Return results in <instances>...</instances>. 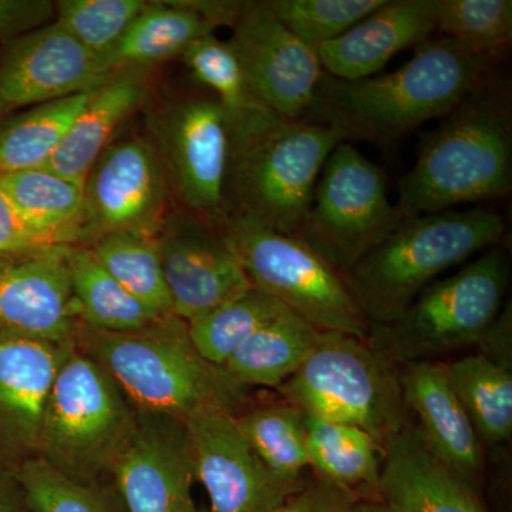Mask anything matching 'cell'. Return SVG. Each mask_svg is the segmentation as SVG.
<instances>
[{"label": "cell", "instance_id": "cell-27", "mask_svg": "<svg viewBox=\"0 0 512 512\" xmlns=\"http://www.w3.org/2000/svg\"><path fill=\"white\" fill-rule=\"evenodd\" d=\"M215 28L187 2H147L107 59L111 69L144 67L181 57L185 50L214 35Z\"/></svg>", "mask_w": 512, "mask_h": 512}, {"label": "cell", "instance_id": "cell-15", "mask_svg": "<svg viewBox=\"0 0 512 512\" xmlns=\"http://www.w3.org/2000/svg\"><path fill=\"white\" fill-rule=\"evenodd\" d=\"M157 245L173 315L185 322L252 288L222 228L184 215L165 222Z\"/></svg>", "mask_w": 512, "mask_h": 512}, {"label": "cell", "instance_id": "cell-11", "mask_svg": "<svg viewBox=\"0 0 512 512\" xmlns=\"http://www.w3.org/2000/svg\"><path fill=\"white\" fill-rule=\"evenodd\" d=\"M150 124L151 144L185 215L224 227L232 136L221 104L211 93L192 94L165 106Z\"/></svg>", "mask_w": 512, "mask_h": 512}, {"label": "cell", "instance_id": "cell-6", "mask_svg": "<svg viewBox=\"0 0 512 512\" xmlns=\"http://www.w3.org/2000/svg\"><path fill=\"white\" fill-rule=\"evenodd\" d=\"M508 284L510 259L497 245L427 286L399 318L370 326L367 342L396 367L478 346L503 311Z\"/></svg>", "mask_w": 512, "mask_h": 512}, {"label": "cell", "instance_id": "cell-21", "mask_svg": "<svg viewBox=\"0 0 512 512\" xmlns=\"http://www.w3.org/2000/svg\"><path fill=\"white\" fill-rule=\"evenodd\" d=\"M439 0H384L342 36L318 47L323 72L340 80L376 76L409 47L427 42L437 29Z\"/></svg>", "mask_w": 512, "mask_h": 512}, {"label": "cell", "instance_id": "cell-2", "mask_svg": "<svg viewBox=\"0 0 512 512\" xmlns=\"http://www.w3.org/2000/svg\"><path fill=\"white\" fill-rule=\"evenodd\" d=\"M494 66L444 37L417 46L396 72L359 80L323 73L302 119L332 127L345 141L394 143L450 113Z\"/></svg>", "mask_w": 512, "mask_h": 512}, {"label": "cell", "instance_id": "cell-38", "mask_svg": "<svg viewBox=\"0 0 512 512\" xmlns=\"http://www.w3.org/2000/svg\"><path fill=\"white\" fill-rule=\"evenodd\" d=\"M10 474L35 512H113L100 484L76 483L42 458L23 461Z\"/></svg>", "mask_w": 512, "mask_h": 512}, {"label": "cell", "instance_id": "cell-34", "mask_svg": "<svg viewBox=\"0 0 512 512\" xmlns=\"http://www.w3.org/2000/svg\"><path fill=\"white\" fill-rule=\"evenodd\" d=\"M286 311L289 309L272 296L251 288L234 301L187 322L188 333L205 360L224 367L254 333Z\"/></svg>", "mask_w": 512, "mask_h": 512}, {"label": "cell", "instance_id": "cell-30", "mask_svg": "<svg viewBox=\"0 0 512 512\" xmlns=\"http://www.w3.org/2000/svg\"><path fill=\"white\" fill-rule=\"evenodd\" d=\"M69 268L74 302L84 325L104 332L131 333L161 318L101 266L89 245L70 248Z\"/></svg>", "mask_w": 512, "mask_h": 512}, {"label": "cell", "instance_id": "cell-41", "mask_svg": "<svg viewBox=\"0 0 512 512\" xmlns=\"http://www.w3.org/2000/svg\"><path fill=\"white\" fill-rule=\"evenodd\" d=\"M55 18V3L47 0H0V39H13L45 26Z\"/></svg>", "mask_w": 512, "mask_h": 512}, {"label": "cell", "instance_id": "cell-37", "mask_svg": "<svg viewBox=\"0 0 512 512\" xmlns=\"http://www.w3.org/2000/svg\"><path fill=\"white\" fill-rule=\"evenodd\" d=\"M146 6L144 0H62L55 3L53 22L107 59Z\"/></svg>", "mask_w": 512, "mask_h": 512}, {"label": "cell", "instance_id": "cell-9", "mask_svg": "<svg viewBox=\"0 0 512 512\" xmlns=\"http://www.w3.org/2000/svg\"><path fill=\"white\" fill-rule=\"evenodd\" d=\"M222 231L252 288L323 332L369 338V322L345 276L301 239L241 215H231Z\"/></svg>", "mask_w": 512, "mask_h": 512}, {"label": "cell", "instance_id": "cell-8", "mask_svg": "<svg viewBox=\"0 0 512 512\" xmlns=\"http://www.w3.org/2000/svg\"><path fill=\"white\" fill-rule=\"evenodd\" d=\"M305 416L350 424L386 444L410 426L399 367L367 340L325 332L301 369L279 387Z\"/></svg>", "mask_w": 512, "mask_h": 512}, {"label": "cell", "instance_id": "cell-33", "mask_svg": "<svg viewBox=\"0 0 512 512\" xmlns=\"http://www.w3.org/2000/svg\"><path fill=\"white\" fill-rule=\"evenodd\" d=\"M241 433L276 477L295 483L309 468L305 414L292 404L256 407L235 416Z\"/></svg>", "mask_w": 512, "mask_h": 512}, {"label": "cell", "instance_id": "cell-43", "mask_svg": "<svg viewBox=\"0 0 512 512\" xmlns=\"http://www.w3.org/2000/svg\"><path fill=\"white\" fill-rule=\"evenodd\" d=\"M0 512H16L13 510L12 504L9 503L6 495L0 491Z\"/></svg>", "mask_w": 512, "mask_h": 512}, {"label": "cell", "instance_id": "cell-1", "mask_svg": "<svg viewBox=\"0 0 512 512\" xmlns=\"http://www.w3.org/2000/svg\"><path fill=\"white\" fill-rule=\"evenodd\" d=\"M441 119L397 184L404 218L501 200L512 190L510 79L494 67Z\"/></svg>", "mask_w": 512, "mask_h": 512}, {"label": "cell", "instance_id": "cell-28", "mask_svg": "<svg viewBox=\"0 0 512 512\" xmlns=\"http://www.w3.org/2000/svg\"><path fill=\"white\" fill-rule=\"evenodd\" d=\"M309 468L316 476L377 500L384 446L350 424L305 416Z\"/></svg>", "mask_w": 512, "mask_h": 512}, {"label": "cell", "instance_id": "cell-24", "mask_svg": "<svg viewBox=\"0 0 512 512\" xmlns=\"http://www.w3.org/2000/svg\"><path fill=\"white\" fill-rule=\"evenodd\" d=\"M181 59L227 114L232 150L284 120L256 94L228 42L215 35L202 37L185 50Z\"/></svg>", "mask_w": 512, "mask_h": 512}, {"label": "cell", "instance_id": "cell-7", "mask_svg": "<svg viewBox=\"0 0 512 512\" xmlns=\"http://www.w3.org/2000/svg\"><path fill=\"white\" fill-rule=\"evenodd\" d=\"M345 138L315 121L282 120L232 150L228 211L296 237L332 151Z\"/></svg>", "mask_w": 512, "mask_h": 512}, {"label": "cell", "instance_id": "cell-42", "mask_svg": "<svg viewBox=\"0 0 512 512\" xmlns=\"http://www.w3.org/2000/svg\"><path fill=\"white\" fill-rule=\"evenodd\" d=\"M350 512H390L379 500H362Z\"/></svg>", "mask_w": 512, "mask_h": 512}, {"label": "cell", "instance_id": "cell-16", "mask_svg": "<svg viewBox=\"0 0 512 512\" xmlns=\"http://www.w3.org/2000/svg\"><path fill=\"white\" fill-rule=\"evenodd\" d=\"M55 22L13 37L0 55V116L99 87L113 73Z\"/></svg>", "mask_w": 512, "mask_h": 512}, {"label": "cell", "instance_id": "cell-12", "mask_svg": "<svg viewBox=\"0 0 512 512\" xmlns=\"http://www.w3.org/2000/svg\"><path fill=\"white\" fill-rule=\"evenodd\" d=\"M83 187V245L111 232L157 237L163 229L170 187L151 141L131 138L110 144Z\"/></svg>", "mask_w": 512, "mask_h": 512}, {"label": "cell", "instance_id": "cell-5", "mask_svg": "<svg viewBox=\"0 0 512 512\" xmlns=\"http://www.w3.org/2000/svg\"><path fill=\"white\" fill-rule=\"evenodd\" d=\"M136 420L117 383L74 342L47 400L37 457L76 483L101 485Z\"/></svg>", "mask_w": 512, "mask_h": 512}, {"label": "cell", "instance_id": "cell-20", "mask_svg": "<svg viewBox=\"0 0 512 512\" xmlns=\"http://www.w3.org/2000/svg\"><path fill=\"white\" fill-rule=\"evenodd\" d=\"M377 500L390 512H488L473 485L434 454L414 424L384 447Z\"/></svg>", "mask_w": 512, "mask_h": 512}, {"label": "cell", "instance_id": "cell-13", "mask_svg": "<svg viewBox=\"0 0 512 512\" xmlns=\"http://www.w3.org/2000/svg\"><path fill=\"white\" fill-rule=\"evenodd\" d=\"M195 478L210 497L207 512H271L301 490L262 463L239 430L235 414L215 412L188 421Z\"/></svg>", "mask_w": 512, "mask_h": 512}, {"label": "cell", "instance_id": "cell-36", "mask_svg": "<svg viewBox=\"0 0 512 512\" xmlns=\"http://www.w3.org/2000/svg\"><path fill=\"white\" fill-rule=\"evenodd\" d=\"M384 0H262L264 8L303 43L318 50L348 32Z\"/></svg>", "mask_w": 512, "mask_h": 512}, {"label": "cell", "instance_id": "cell-23", "mask_svg": "<svg viewBox=\"0 0 512 512\" xmlns=\"http://www.w3.org/2000/svg\"><path fill=\"white\" fill-rule=\"evenodd\" d=\"M150 69L121 67L93 90L55 156L49 170L84 185L97 158L111 144L117 128L143 106L150 94Z\"/></svg>", "mask_w": 512, "mask_h": 512}, {"label": "cell", "instance_id": "cell-14", "mask_svg": "<svg viewBox=\"0 0 512 512\" xmlns=\"http://www.w3.org/2000/svg\"><path fill=\"white\" fill-rule=\"evenodd\" d=\"M228 43L269 109L284 120L305 116L325 73L318 50L293 35L262 2H245Z\"/></svg>", "mask_w": 512, "mask_h": 512}, {"label": "cell", "instance_id": "cell-17", "mask_svg": "<svg viewBox=\"0 0 512 512\" xmlns=\"http://www.w3.org/2000/svg\"><path fill=\"white\" fill-rule=\"evenodd\" d=\"M111 477L128 512H200L192 498L197 478L190 434L173 417L137 412Z\"/></svg>", "mask_w": 512, "mask_h": 512}, {"label": "cell", "instance_id": "cell-3", "mask_svg": "<svg viewBox=\"0 0 512 512\" xmlns=\"http://www.w3.org/2000/svg\"><path fill=\"white\" fill-rule=\"evenodd\" d=\"M74 342L109 373L137 412L188 423L207 413L237 416L247 399L248 387L205 360L191 342L188 323L173 313L131 333L79 322Z\"/></svg>", "mask_w": 512, "mask_h": 512}, {"label": "cell", "instance_id": "cell-31", "mask_svg": "<svg viewBox=\"0 0 512 512\" xmlns=\"http://www.w3.org/2000/svg\"><path fill=\"white\" fill-rule=\"evenodd\" d=\"M93 90L37 104L0 124V174L46 167Z\"/></svg>", "mask_w": 512, "mask_h": 512}, {"label": "cell", "instance_id": "cell-22", "mask_svg": "<svg viewBox=\"0 0 512 512\" xmlns=\"http://www.w3.org/2000/svg\"><path fill=\"white\" fill-rule=\"evenodd\" d=\"M399 377L404 403L416 414L424 440L474 487L484 470L483 443L448 383L444 363H407L399 367Z\"/></svg>", "mask_w": 512, "mask_h": 512}, {"label": "cell", "instance_id": "cell-26", "mask_svg": "<svg viewBox=\"0 0 512 512\" xmlns=\"http://www.w3.org/2000/svg\"><path fill=\"white\" fill-rule=\"evenodd\" d=\"M323 330L291 311L254 333L224 369L242 386L279 389L312 355Z\"/></svg>", "mask_w": 512, "mask_h": 512}, {"label": "cell", "instance_id": "cell-44", "mask_svg": "<svg viewBox=\"0 0 512 512\" xmlns=\"http://www.w3.org/2000/svg\"><path fill=\"white\" fill-rule=\"evenodd\" d=\"M200 512H207V511H205V510H202V511H200Z\"/></svg>", "mask_w": 512, "mask_h": 512}, {"label": "cell", "instance_id": "cell-4", "mask_svg": "<svg viewBox=\"0 0 512 512\" xmlns=\"http://www.w3.org/2000/svg\"><path fill=\"white\" fill-rule=\"evenodd\" d=\"M507 221L491 208L447 210L404 218L345 275L370 326L386 325L437 276L471 256L497 247Z\"/></svg>", "mask_w": 512, "mask_h": 512}, {"label": "cell", "instance_id": "cell-40", "mask_svg": "<svg viewBox=\"0 0 512 512\" xmlns=\"http://www.w3.org/2000/svg\"><path fill=\"white\" fill-rule=\"evenodd\" d=\"M43 248H52V245L30 227L0 187V256L23 254Z\"/></svg>", "mask_w": 512, "mask_h": 512}, {"label": "cell", "instance_id": "cell-39", "mask_svg": "<svg viewBox=\"0 0 512 512\" xmlns=\"http://www.w3.org/2000/svg\"><path fill=\"white\" fill-rule=\"evenodd\" d=\"M369 500L353 488L316 476L271 512H350L359 501Z\"/></svg>", "mask_w": 512, "mask_h": 512}, {"label": "cell", "instance_id": "cell-29", "mask_svg": "<svg viewBox=\"0 0 512 512\" xmlns=\"http://www.w3.org/2000/svg\"><path fill=\"white\" fill-rule=\"evenodd\" d=\"M451 389L481 443L503 444L512 436V370L483 355L443 362Z\"/></svg>", "mask_w": 512, "mask_h": 512}, {"label": "cell", "instance_id": "cell-10", "mask_svg": "<svg viewBox=\"0 0 512 512\" xmlns=\"http://www.w3.org/2000/svg\"><path fill=\"white\" fill-rule=\"evenodd\" d=\"M403 220L382 168L343 141L320 173L296 238L345 276Z\"/></svg>", "mask_w": 512, "mask_h": 512}, {"label": "cell", "instance_id": "cell-25", "mask_svg": "<svg viewBox=\"0 0 512 512\" xmlns=\"http://www.w3.org/2000/svg\"><path fill=\"white\" fill-rule=\"evenodd\" d=\"M0 187L49 245H83V184L40 167L0 174Z\"/></svg>", "mask_w": 512, "mask_h": 512}, {"label": "cell", "instance_id": "cell-19", "mask_svg": "<svg viewBox=\"0 0 512 512\" xmlns=\"http://www.w3.org/2000/svg\"><path fill=\"white\" fill-rule=\"evenodd\" d=\"M72 247L0 256V330L74 343L79 309L72 291Z\"/></svg>", "mask_w": 512, "mask_h": 512}, {"label": "cell", "instance_id": "cell-32", "mask_svg": "<svg viewBox=\"0 0 512 512\" xmlns=\"http://www.w3.org/2000/svg\"><path fill=\"white\" fill-rule=\"evenodd\" d=\"M94 256L127 292L158 316L171 315L157 237L138 232H111L94 239Z\"/></svg>", "mask_w": 512, "mask_h": 512}, {"label": "cell", "instance_id": "cell-18", "mask_svg": "<svg viewBox=\"0 0 512 512\" xmlns=\"http://www.w3.org/2000/svg\"><path fill=\"white\" fill-rule=\"evenodd\" d=\"M73 346L0 330V466L6 470L39 454L47 400Z\"/></svg>", "mask_w": 512, "mask_h": 512}, {"label": "cell", "instance_id": "cell-35", "mask_svg": "<svg viewBox=\"0 0 512 512\" xmlns=\"http://www.w3.org/2000/svg\"><path fill=\"white\" fill-rule=\"evenodd\" d=\"M436 30L471 55L495 63L512 43V2L439 0Z\"/></svg>", "mask_w": 512, "mask_h": 512}]
</instances>
